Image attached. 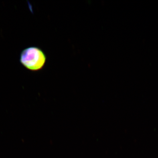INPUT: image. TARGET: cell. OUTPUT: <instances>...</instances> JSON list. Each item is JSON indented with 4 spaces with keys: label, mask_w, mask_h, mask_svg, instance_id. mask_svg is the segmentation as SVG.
<instances>
[{
    "label": "cell",
    "mask_w": 158,
    "mask_h": 158,
    "mask_svg": "<svg viewBox=\"0 0 158 158\" xmlns=\"http://www.w3.org/2000/svg\"><path fill=\"white\" fill-rule=\"evenodd\" d=\"M46 55L38 47L31 46L23 49L20 55L19 62L25 68L31 72L40 70L45 66Z\"/></svg>",
    "instance_id": "1"
}]
</instances>
